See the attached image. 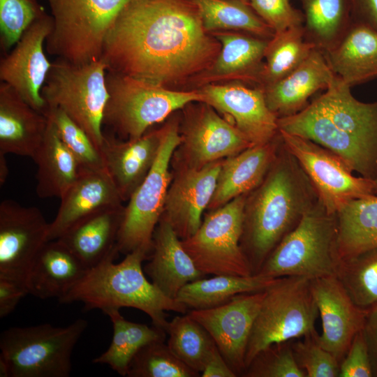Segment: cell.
<instances>
[{"mask_svg": "<svg viewBox=\"0 0 377 377\" xmlns=\"http://www.w3.org/2000/svg\"><path fill=\"white\" fill-rule=\"evenodd\" d=\"M112 323L113 335L108 350L93 360V363L107 364L122 376H126L133 357L145 345L155 341H165L167 333L155 326L126 320L119 309L104 313Z\"/></svg>", "mask_w": 377, "mask_h": 377, "instance_id": "obj_34", "label": "cell"}, {"mask_svg": "<svg viewBox=\"0 0 377 377\" xmlns=\"http://www.w3.org/2000/svg\"><path fill=\"white\" fill-rule=\"evenodd\" d=\"M306 39L325 52L343 37L352 23L350 0H299Z\"/></svg>", "mask_w": 377, "mask_h": 377, "instance_id": "obj_35", "label": "cell"}, {"mask_svg": "<svg viewBox=\"0 0 377 377\" xmlns=\"http://www.w3.org/2000/svg\"><path fill=\"white\" fill-rule=\"evenodd\" d=\"M8 168L6 165L5 156L0 155V182L3 184L8 175Z\"/></svg>", "mask_w": 377, "mask_h": 377, "instance_id": "obj_52", "label": "cell"}, {"mask_svg": "<svg viewBox=\"0 0 377 377\" xmlns=\"http://www.w3.org/2000/svg\"><path fill=\"white\" fill-rule=\"evenodd\" d=\"M166 333L168 346L186 365L201 373L209 356L217 347L207 330L188 314L169 321Z\"/></svg>", "mask_w": 377, "mask_h": 377, "instance_id": "obj_39", "label": "cell"}, {"mask_svg": "<svg viewBox=\"0 0 377 377\" xmlns=\"http://www.w3.org/2000/svg\"><path fill=\"white\" fill-rule=\"evenodd\" d=\"M144 272L165 296L174 300L187 283L207 276L198 269L182 240L163 219L154 230L149 262Z\"/></svg>", "mask_w": 377, "mask_h": 377, "instance_id": "obj_23", "label": "cell"}, {"mask_svg": "<svg viewBox=\"0 0 377 377\" xmlns=\"http://www.w3.org/2000/svg\"><path fill=\"white\" fill-rule=\"evenodd\" d=\"M46 14L37 0H0V45L8 53L24 32Z\"/></svg>", "mask_w": 377, "mask_h": 377, "instance_id": "obj_43", "label": "cell"}, {"mask_svg": "<svg viewBox=\"0 0 377 377\" xmlns=\"http://www.w3.org/2000/svg\"><path fill=\"white\" fill-rule=\"evenodd\" d=\"M242 1H244V2H246V3H249V0H242Z\"/></svg>", "mask_w": 377, "mask_h": 377, "instance_id": "obj_54", "label": "cell"}, {"mask_svg": "<svg viewBox=\"0 0 377 377\" xmlns=\"http://www.w3.org/2000/svg\"><path fill=\"white\" fill-rule=\"evenodd\" d=\"M128 377H198L200 374L182 362L164 341L142 346L131 361Z\"/></svg>", "mask_w": 377, "mask_h": 377, "instance_id": "obj_41", "label": "cell"}, {"mask_svg": "<svg viewBox=\"0 0 377 377\" xmlns=\"http://www.w3.org/2000/svg\"><path fill=\"white\" fill-rule=\"evenodd\" d=\"M334 74L352 87L377 77V30L352 22L343 37L323 52Z\"/></svg>", "mask_w": 377, "mask_h": 377, "instance_id": "obj_29", "label": "cell"}, {"mask_svg": "<svg viewBox=\"0 0 377 377\" xmlns=\"http://www.w3.org/2000/svg\"><path fill=\"white\" fill-rule=\"evenodd\" d=\"M252 191L246 197L240 246L252 274H256L279 242L318 198L300 165L283 143L265 179Z\"/></svg>", "mask_w": 377, "mask_h": 377, "instance_id": "obj_2", "label": "cell"}, {"mask_svg": "<svg viewBox=\"0 0 377 377\" xmlns=\"http://www.w3.org/2000/svg\"><path fill=\"white\" fill-rule=\"evenodd\" d=\"M249 4L275 33L304 25L303 12L295 8L290 0H249Z\"/></svg>", "mask_w": 377, "mask_h": 377, "instance_id": "obj_46", "label": "cell"}, {"mask_svg": "<svg viewBox=\"0 0 377 377\" xmlns=\"http://www.w3.org/2000/svg\"><path fill=\"white\" fill-rule=\"evenodd\" d=\"M87 325L79 318L66 327L46 323L3 331L0 359L9 377L69 376L73 348Z\"/></svg>", "mask_w": 377, "mask_h": 377, "instance_id": "obj_6", "label": "cell"}, {"mask_svg": "<svg viewBox=\"0 0 377 377\" xmlns=\"http://www.w3.org/2000/svg\"><path fill=\"white\" fill-rule=\"evenodd\" d=\"M60 200L56 216L50 223L48 241L57 239L84 218L123 202L106 170H81Z\"/></svg>", "mask_w": 377, "mask_h": 377, "instance_id": "obj_22", "label": "cell"}, {"mask_svg": "<svg viewBox=\"0 0 377 377\" xmlns=\"http://www.w3.org/2000/svg\"><path fill=\"white\" fill-rule=\"evenodd\" d=\"M335 77L323 52L315 48L293 72L262 88L269 109L279 119L304 109L308 99L318 90H326Z\"/></svg>", "mask_w": 377, "mask_h": 377, "instance_id": "obj_24", "label": "cell"}, {"mask_svg": "<svg viewBox=\"0 0 377 377\" xmlns=\"http://www.w3.org/2000/svg\"><path fill=\"white\" fill-rule=\"evenodd\" d=\"M335 275L357 306L377 304V248L339 260Z\"/></svg>", "mask_w": 377, "mask_h": 377, "instance_id": "obj_40", "label": "cell"}, {"mask_svg": "<svg viewBox=\"0 0 377 377\" xmlns=\"http://www.w3.org/2000/svg\"><path fill=\"white\" fill-rule=\"evenodd\" d=\"M246 201V194L242 195L212 209L198 230L182 240L195 266L206 275L253 274L240 246Z\"/></svg>", "mask_w": 377, "mask_h": 377, "instance_id": "obj_11", "label": "cell"}, {"mask_svg": "<svg viewBox=\"0 0 377 377\" xmlns=\"http://www.w3.org/2000/svg\"><path fill=\"white\" fill-rule=\"evenodd\" d=\"M276 279L260 274L215 275L187 283L175 300L188 309H210L226 303L239 294L264 290Z\"/></svg>", "mask_w": 377, "mask_h": 377, "instance_id": "obj_33", "label": "cell"}, {"mask_svg": "<svg viewBox=\"0 0 377 377\" xmlns=\"http://www.w3.org/2000/svg\"><path fill=\"white\" fill-rule=\"evenodd\" d=\"M318 315L311 279L277 278L265 289L248 341L246 368L261 350L272 344L318 334L315 323Z\"/></svg>", "mask_w": 377, "mask_h": 377, "instance_id": "obj_8", "label": "cell"}, {"mask_svg": "<svg viewBox=\"0 0 377 377\" xmlns=\"http://www.w3.org/2000/svg\"><path fill=\"white\" fill-rule=\"evenodd\" d=\"M351 20L377 30V0H350Z\"/></svg>", "mask_w": 377, "mask_h": 377, "instance_id": "obj_49", "label": "cell"}, {"mask_svg": "<svg viewBox=\"0 0 377 377\" xmlns=\"http://www.w3.org/2000/svg\"><path fill=\"white\" fill-rule=\"evenodd\" d=\"M124 212L122 205L96 212L76 223L57 239L89 269L118 250Z\"/></svg>", "mask_w": 377, "mask_h": 377, "instance_id": "obj_28", "label": "cell"}, {"mask_svg": "<svg viewBox=\"0 0 377 377\" xmlns=\"http://www.w3.org/2000/svg\"><path fill=\"white\" fill-rule=\"evenodd\" d=\"M48 120L44 138L32 158L37 165L36 190L41 198H60L77 179L81 168Z\"/></svg>", "mask_w": 377, "mask_h": 377, "instance_id": "obj_31", "label": "cell"}, {"mask_svg": "<svg viewBox=\"0 0 377 377\" xmlns=\"http://www.w3.org/2000/svg\"><path fill=\"white\" fill-rule=\"evenodd\" d=\"M374 375L369 348L364 328L355 336L340 362L339 377H371Z\"/></svg>", "mask_w": 377, "mask_h": 377, "instance_id": "obj_47", "label": "cell"}, {"mask_svg": "<svg viewBox=\"0 0 377 377\" xmlns=\"http://www.w3.org/2000/svg\"><path fill=\"white\" fill-rule=\"evenodd\" d=\"M53 27L45 51L83 64L102 57L104 42L122 10L133 0H46Z\"/></svg>", "mask_w": 377, "mask_h": 377, "instance_id": "obj_5", "label": "cell"}, {"mask_svg": "<svg viewBox=\"0 0 377 377\" xmlns=\"http://www.w3.org/2000/svg\"><path fill=\"white\" fill-rule=\"evenodd\" d=\"M188 0H133L120 13L104 42L107 71L154 84L197 70L214 43Z\"/></svg>", "mask_w": 377, "mask_h": 377, "instance_id": "obj_1", "label": "cell"}, {"mask_svg": "<svg viewBox=\"0 0 377 377\" xmlns=\"http://www.w3.org/2000/svg\"><path fill=\"white\" fill-rule=\"evenodd\" d=\"M47 117L54 124L61 140L75 158L81 170H106L103 156L92 140L66 112L47 108Z\"/></svg>", "mask_w": 377, "mask_h": 377, "instance_id": "obj_42", "label": "cell"}, {"mask_svg": "<svg viewBox=\"0 0 377 377\" xmlns=\"http://www.w3.org/2000/svg\"><path fill=\"white\" fill-rule=\"evenodd\" d=\"M285 149L297 161L327 211L336 214L354 199L374 194V179L355 177L339 156L302 137L279 130Z\"/></svg>", "mask_w": 377, "mask_h": 377, "instance_id": "obj_12", "label": "cell"}, {"mask_svg": "<svg viewBox=\"0 0 377 377\" xmlns=\"http://www.w3.org/2000/svg\"><path fill=\"white\" fill-rule=\"evenodd\" d=\"M119 252L113 251L59 300L60 303L80 302L86 310L131 307L147 314L154 326L166 332L169 321L166 311L187 313L188 308L165 296L145 276L142 263L149 256L142 250L126 255L119 263L114 260Z\"/></svg>", "mask_w": 377, "mask_h": 377, "instance_id": "obj_3", "label": "cell"}, {"mask_svg": "<svg viewBox=\"0 0 377 377\" xmlns=\"http://www.w3.org/2000/svg\"><path fill=\"white\" fill-rule=\"evenodd\" d=\"M311 284L322 324L316 341L340 363L355 334L364 327L369 310L352 301L335 274L311 279Z\"/></svg>", "mask_w": 377, "mask_h": 377, "instance_id": "obj_16", "label": "cell"}, {"mask_svg": "<svg viewBox=\"0 0 377 377\" xmlns=\"http://www.w3.org/2000/svg\"><path fill=\"white\" fill-rule=\"evenodd\" d=\"M181 140L175 124L163 128L157 157L124 207L117 242L119 253L126 255L142 250L150 256L154 232L163 213L171 183L170 160Z\"/></svg>", "mask_w": 377, "mask_h": 377, "instance_id": "obj_10", "label": "cell"}, {"mask_svg": "<svg viewBox=\"0 0 377 377\" xmlns=\"http://www.w3.org/2000/svg\"><path fill=\"white\" fill-rule=\"evenodd\" d=\"M46 115L29 105L10 86L0 84V155L33 158L46 132Z\"/></svg>", "mask_w": 377, "mask_h": 377, "instance_id": "obj_26", "label": "cell"}, {"mask_svg": "<svg viewBox=\"0 0 377 377\" xmlns=\"http://www.w3.org/2000/svg\"><path fill=\"white\" fill-rule=\"evenodd\" d=\"M350 88L336 76L326 91L313 101L339 129L377 150V101L360 102Z\"/></svg>", "mask_w": 377, "mask_h": 377, "instance_id": "obj_30", "label": "cell"}, {"mask_svg": "<svg viewBox=\"0 0 377 377\" xmlns=\"http://www.w3.org/2000/svg\"><path fill=\"white\" fill-rule=\"evenodd\" d=\"M374 194H377V175L374 179Z\"/></svg>", "mask_w": 377, "mask_h": 377, "instance_id": "obj_53", "label": "cell"}, {"mask_svg": "<svg viewBox=\"0 0 377 377\" xmlns=\"http://www.w3.org/2000/svg\"><path fill=\"white\" fill-rule=\"evenodd\" d=\"M316 335L304 337L302 341L298 339L292 342L298 366L305 372L306 377L339 376V362L317 343Z\"/></svg>", "mask_w": 377, "mask_h": 377, "instance_id": "obj_45", "label": "cell"}, {"mask_svg": "<svg viewBox=\"0 0 377 377\" xmlns=\"http://www.w3.org/2000/svg\"><path fill=\"white\" fill-rule=\"evenodd\" d=\"M51 15L36 20L0 61V80L10 86L33 108L46 115L41 94L52 62L45 55V42L52 30Z\"/></svg>", "mask_w": 377, "mask_h": 377, "instance_id": "obj_14", "label": "cell"}, {"mask_svg": "<svg viewBox=\"0 0 377 377\" xmlns=\"http://www.w3.org/2000/svg\"><path fill=\"white\" fill-rule=\"evenodd\" d=\"M291 341L272 344L261 350L246 367L244 377H306L298 366Z\"/></svg>", "mask_w": 377, "mask_h": 377, "instance_id": "obj_44", "label": "cell"}, {"mask_svg": "<svg viewBox=\"0 0 377 377\" xmlns=\"http://www.w3.org/2000/svg\"><path fill=\"white\" fill-rule=\"evenodd\" d=\"M89 269L58 239L48 241L27 276L29 293L40 299L62 298Z\"/></svg>", "mask_w": 377, "mask_h": 377, "instance_id": "obj_27", "label": "cell"}, {"mask_svg": "<svg viewBox=\"0 0 377 377\" xmlns=\"http://www.w3.org/2000/svg\"><path fill=\"white\" fill-rule=\"evenodd\" d=\"M281 143L279 132L269 142L253 145L223 159L208 208L217 209L257 188L274 162Z\"/></svg>", "mask_w": 377, "mask_h": 377, "instance_id": "obj_25", "label": "cell"}, {"mask_svg": "<svg viewBox=\"0 0 377 377\" xmlns=\"http://www.w3.org/2000/svg\"><path fill=\"white\" fill-rule=\"evenodd\" d=\"M163 128L119 140L105 134L100 151L121 200H128L151 168L159 151Z\"/></svg>", "mask_w": 377, "mask_h": 377, "instance_id": "obj_21", "label": "cell"}, {"mask_svg": "<svg viewBox=\"0 0 377 377\" xmlns=\"http://www.w3.org/2000/svg\"><path fill=\"white\" fill-rule=\"evenodd\" d=\"M184 167L200 168L236 155L253 145L234 125L205 108L181 137Z\"/></svg>", "mask_w": 377, "mask_h": 377, "instance_id": "obj_20", "label": "cell"}, {"mask_svg": "<svg viewBox=\"0 0 377 377\" xmlns=\"http://www.w3.org/2000/svg\"><path fill=\"white\" fill-rule=\"evenodd\" d=\"M202 377H237L216 347L200 373Z\"/></svg>", "mask_w": 377, "mask_h": 377, "instance_id": "obj_50", "label": "cell"}, {"mask_svg": "<svg viewBox=\"0 0 377 377\" xmlns=\"http://www.w3.org/2000/svg\"><path fill=\"white\" fill-rule=\"evenodd\" d=\"M369 352L377 362V304L369 310L364 327Z\"/></svg>", "mask_w": 377, "mask_h": 377, "instance_id": "obj_51", "label": "cell"}, {"mask_svg": "<svg viewBox=\"0 0 377 377\" xmlns=\"http://www.w3.org/2000/svg\"><path fill=\"white\" fill-rule=\"evenodd\" d=\"M315 48L306 39L303 25L275 33L268 41L265 53L266 64L259 80L265 86L279 81L296 69Z\"/></svg>", "mask_w": 377, "mask_h": 377, "instance_id": "obj_36", "label": "cell"}, {"mask_svg": "<svg viewBox=\"0 0 377 377\" xmlns=\"http://www.w3.org/2000/svg\"><path fill=\"white\" fill-rule=\"evenodd\" d=\"M201 92L205 103L231 117L253 145L269 142L278 135V117L269 109L263 88L209 85Z\"/></svg>", "mask_w": 377, "mask_h": 377, "instance_id": "obj_19", "label": "cell"}, {"mask_svg": "<svg viewBox=\"0 0 377 377\" xmlns=\"http://www.w3.org/2000/svg\"><path fill=\"white\" fill-rule=\"evenodd\" d=\"M336 214L319 199L273 249L256 274L269 278L334 275L339 263Z\"/></svg>", "mask_w": 377, "mask_h": 377, "instance_id": "obj_4", "label": "cell"}, {"mask_svg": "<svg viewBox=\"0 0 377 377\" xmlns=\"http://www.w3.org/2000/svg\"><path fill=\"white\" fill-rule=\"evenodd\" d=\"M197 8L206 30L241 29L270 40L274 30L242 0H188Z\"/></svg>", "mask_w": 377, "mask_h": 377, "instance_id": "obj_37", "label": "cell"}, {"mask_svg": "<svg viewBox=\"0 0 377 377\" xmlns=\"http://www.w3.org/2000/svg\"><path fill=\"white\" fill-rule=\"evenodd\" d=\"M29 294L22 283L0 277V318L12 313L22 298Z\"/></svg>", "mask_w": 377, "mask_h": 377, "instance_id": "obj_48", "label": "cell"}, {"mask_svg": "<svg viewBox=\"0 0 377 377\" xmlns=\"http://www.w3.org/2000/svg\"><path fill=\"white\" fill-rule=\"evenodd\" d=\"M108 99L103 126L119 137L135 139L177 109L194 101L205 102L200 92L172 91L163 85L107 71Z\"/></svg>", "mask_w": 377, "mask_h": 377, "instance_id": "obj_9", "label": "cell"}, {"mask_svg": "<svg viewBox=\"0 0 377 377\" xmlns=\"http://www.w3.org/2000/svg\"><path fill=\"white\" fill-rule=\"evenodd\" d=\"M49 227L38 208L13 200L1 202L0 277L27 286L29 270L48 242Z\"/></svg>", "mask_w": 377, "mask_h": 377, "instance_id": "obj_13", "label": "cell"}, {"mask_svg": "<svg viewBox=\"0 0 377 377\" xmlns=\"http://www.w3.org/2000/svg\"><path fill=\"white\" fill-rule=\"evenodd\" d=\"M52 62L41 94L47 108H58L81 127L101 149L103 115L108 99V66L103 58L83 64Z\"/></svg>", "mask_w": 377, "mask_h": 377, "instance_id": "obj_7", "label": "cell"}, {"mask_svg": "<svg viewBox=\"0 0 377 377\" xmlns=\"http://www.w3.org/2000/svg\"><path fill=\"white\" fill-rule=\"evenodd\" d=\"M339 260L377 248V196L354 199L336 214Z\"/></svg>", "mask_w": 377, "mask_h": 377, "instance_id": "obj_32", "label": "cell"}, {"mask_svg": "<svg viewBox=\"0 0 377 377\" xmlns=\"http://www.w3.org/2000/svg\"><path fill=\"white\" fill-rule=\"evenodd\" d=\"M265 290L239 294L220 306L191 309L187 314L210 334L237 376H242L249 336Z\"/></svg>", "mask_w": 377, "mask_h": 377, "instance_id": "obj_15", "label": "cell"}, {"mask_svg": "<svg viewBox=\"0 0 377 377\" xmlns=\"http://www.w3.org/2000/svg\"><path fill=\"white\" fill-rule=\"evenodd\" d=\"M279 130L309 139L341 158L353 171L374 179L377 150L339 129L313 101L293 115L278 119Z\"/></svg>", "mask_w": 377, "mask_h": 377, "instance_id": "obj_17", "label": "cell"}, {"mask_svg": "<svg viewBox=\"0 0 377 377\" xmlns=\"http://www.w3.org/2000/svg\"><path fill=\"white\" fill-rule=\"evenodd\" d=\"M222 44L213 72L217 75H244L259 80L262 59L269 40L237 34H219Z\"/></svg>", "mask_w": 377, "mask_h": 377, "instance_id": "obj_38", "label": "cell"}, {"mask_svg": "<svg viewBox=\"0 0 377 377\" xmlns=\"http://www.w3.org/2000/svg\"><path fill=\"white\" fill-rule=\"evenodd\" d=\"M222 161L200 168L183 167L170 184L161 219L170 223L181 240L199 228L214 195Z\"/></svg>", "mask_w": 377, "mask_h": 377, "instance_id": "obj_18", "label": "cell"}]
</instances>
